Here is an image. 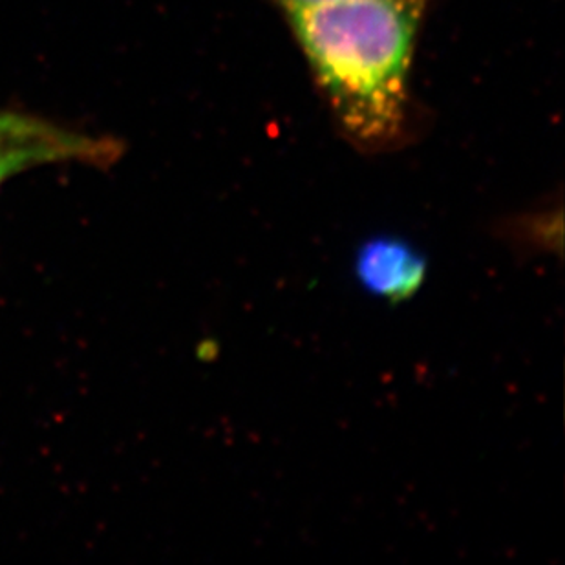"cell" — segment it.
Here are the masks:
<instances>
[{
	"label": "cell",
	"mask_w": 565,
	"mask_h": 565,
	"mask_svg": "<svg viewBox=\"0 0 565 565\" xmlns=\"http://www.w3.org/2000/svg\"><path fill=\"white\" fill-rule=\"evenodd\" d=\"M427 0H337L288 13L350 143L386 152L408 136V75Z\"/></svg>",
	"instance_id": "6da1fadb"
},
{
	"label": "cell",
	"mask_w": 565,
	"mask_h": 565,
	"mask_svg": "<svg viewBox=\"0 0 565 565\" xmlns=\"http://www.w3.org/2000/svg\"><path fill=\"white\" fill-rule=\"evenodd\" d=\"M124 154L121 139L81 132L35 116L24 127L0 134V188L11 178L38 167L77 163L110 169Z\"/></svg>",
	"instance_id": "7a4b0ae2"
},
{
	"label": "cell",
	"mask_w": 565,
	"mask_h": 565,
	"mask_svg": "<svg viewBox=\"0 0 565 565\" xmlns=\"http://www.w3.org/2000/svg\"><path fill=\"white\" fill-rule=\"evenodd\" d=\"M427 275V255L401 236H372L353 256V277L361 289L392 306L414 299Z\"/></svg>",
	"instance_id": "3957f363"
},
{
	"label": "cell",
	"mask_w": 565,
	"mask_h": 565,
	"mask_svg": "<svg viewBox=\"0 0 565 565\" xmlns=\"http://www.w3.org/2000/svg\"><path fill=\"white\" fill-rule=\"evenodd\" d=\"M492 238L500 242L518 262L542 256L564 258V205L562 198L509 214L491 225Z\"/></svg>",
	"instance_id": "277c9868"
},
{
	"label": "cell",
	"mask_w": 565,
	"mask_h": 565,
	"mask_svg": "<svg viewBox=\"0 0 565 565\" xmlns=\"http://www.w3.org/2000/svg\"><path fill=\"white\" fill-rule=\"evenodd\" d=\"M35 118L33 114L17 113V110H2L0 108V134L11 132L17 128L24 127Z\"/></svg>",
	"instance_id": "5b68a950"
},
{
	"label": "cell",
	"mask_w": 565,
	"mask_h": 565,
	"mask_svg": "<svg viewBox=\"0 0 565 565\" xmlns=\"http://www.w3.org/2000/svg\"><path fill=\"white\" fill-rule=\"evenodd\" d=\"M286 13L291 11L305 10V8H311V6L328 4V2H337V0H275Z\"/></svg>",
	"instance_id": "8992f818"
}]
</instances>
